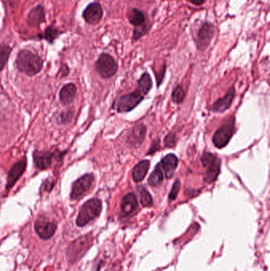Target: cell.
<instances>
[{"instance_id":"11","label":"cell","mask_w":270,"mask_h":271,"mask_svg":"<svg viewBox=\"0 0 270 271\" xmlns=\"http://www.w3.org/2000/svg\"><path fill=\"white\" fill-rule=\"evenodd\" d=\"M56 223L46 220H37L34 224L35 231L42 240H49L56 233Z\"/></svg>"},{"instance_id":"2","label":"cell","mask_w":270,"mask_h":271,"mask_svg":"<svg viewBox=\"0 0 270 271\" xmlns=\"http://www.w3.org/2000/svg\"><path fill=\"white\" fill-rule=\"evenodd\" d=\"M102 210V203L98 198H92L87 201L78 212L76 224L78 227H84L91 221L98 218Z\"/></svg>"},{"instance_id":"14","label":"cell","mask_w":270,"mask_h":271,"mask_svg":"<svg viewBox=\"0 0 270 271\" xmlns=\"http://www.w3.org/2000/svg\"><path fill=\"white\" fill-rule=\"evenodd\" d=\"M54 154L49 151H35L33 153V160L35 166L40 170H46L52 165V158Z\"/></svg>"},{"instance_id":"27","label":"cell","mask_w":270,"mask_h":271,"mask_svg":"<svg viewBox=\"0 0 270 271\" xmlns=\"http://www.w3.org/2000/svg\"><path fill=\"white\" fill-rule=\"evenodd\" d=\"M185 92L184 89L181 85H178L176 88L174 89L172 93V100L174 103L177 104H180L182 103L183 100L185 99Z\"/></svg>"},{"instance_id":"3","label":"cell","mask_w":270,"mask_h":271,"mask_svg":"<svg viewBox=\"0 0 270 271\" xmlns=\"http://www.w3.org/2000/svg\"><path fill=\"white\" fill-rule=\"evenodd\" d=\"M92 242L91 235H86L72 242L67 250V258L70 263H75L79 260L89 250Z\"/></svg>"},{"instance_id":"18","label":"cell","mask_w":270,"mask_h":271,"mask_svg":"<svg viewBox=\"0 0 270 271\" xmlns=\"http://www.w3.org/2000/svg\"><path fill=\"white\" fill-rule=\"evenodd\" d=\"M137 199L134 193H129L122 199L121 212L123 215H130L137 209Z\"/></svg>"},{"instance_id":"4","label":"cell","mask_w":270,"mask_h":271,"mask_svg":"<svg viewBox=\"0 0 270 271\" xmlns=\"http://www.w3.org/2000/svg\"><path fill=\"white\" fill-rule=\"evenodd\" d=\"M129 20L131 24L135 26L133 32V40H139L142 36L148 33L150 29V23L147 20L144 13L138 9L133 8L129 13Z\"/></svg>"},{"instance_id":"8","label":"cell","mask_w":270,"mask_h":271,"mask_svg":"<svg viewBox=\"0 0 270 271\" xmlns=\"http://www.w3.org/2000/svg\"><path fill=\"white\" fill-rule=\"evenodd\" d=\"M94 176L91 173L84 175L82 177L77 179L72 184V192H71V198L72 200L78 199L80 198L90 188L94 183Z\"/></svg>"},{"instance_id":"33","label":"cell","mask_w":270,"mask_h":271,"mask_svg":"<svg viewBox=\"0 0 270 271\" xmlns=\"http://www.w3.org/2000/svg\"><path fill=\"white\" fill-rule=\"evenodd\" d=\"M188 1L197 6H201L205 2V0H188Z\"/></svg>"},{"instance_id":"22","label":"cell","mask_w":270,"mask_h":271,"mask_svg":"<svg viewBox=\"0 0 270 271\" xmlns=\"http://www.w3.org/2000/svg\"><path fill=\"white\" fill-rule=\"evenodd\" d=\"M162 179H163V173H162V166L161 164H157L155 170L152 171L150 177L148 179V184L155 187L162 183Z\"/></svg>"},{"instance_id":"6","label":"cell","mask_w":270,"mask_h":271,"mask_svg":"<svg viewBox=\"0 0 270 271\" xmlns=\"http://www.w3.org/2000/svg\"><path fill=\"white\" fill-rule=\"evenodd\" d=\"M143 97L144 95L137 89L134 92L121 96L117 99L113 105V108L118 113L131 111L143 101Z\"/></svg>"},{"instance_id":"19","label":"cell","mask_w":270,"mask_h":271,"mask_svg":"<svg viewBox=\"0 0 270 271\" xmlns=\"http://www.w3.org/2000/svg\"><path fill=\"white\" fill-rule=\"evenodd\" d=\"M77 88L74 84L64 86L59 92V100L64 105L71 104L75 100Z\"/></svg>"},{"instance_id":"28","label":"cell","mask_w":270,"mask_h":271,"mask_svg":"<svg viewBox=\"0 0 270 271\" xmlns=\"http://www.w3.org/2000/svg\"><path fill=\"white\" fill-rule=\"evenodd\" d=\"M180 186H181V183H180L179 179H178L173 185L172 189H171V193L169 195V200L171 202L176 199L178 192H179Z\"/></svg>"},{"instance_id":"16","label":"cell","mask_w":270,"mask_h":271,"mask_svg":"<svg viewBox=\"0 0 270 271\" xmlns=\"http://www.w3.org/2000/svg\"><path fill=\"white\" fill-rule=\"evenodd\" d=\"M178 164V159L174 154H168L162 160L161 166L165 171L167 179H171L174 176V171L176 170Z\"/></svg>"},{"instance_id":"30","label":"cell","mask_w":270,"mask_h":271,"mask_svg":"<svg viewBox=\"0 0 270 271\" xmlns=\"http://www.w3.org/2000/svg\"><path fill=\"white\" fill-rule=\"evenodd\" d=\"M72 115H73V113H72V111H71V110H68L67 111L63 112V113H61L60 116H59L61 122L62 123H68V122L72 120Z\"/></svg>"},{"instance_id":"23","label":"cell","mask_w":270,"mask_h":271,"mask_svg":"<svg viewBox=\"0 0 270 271\" xmlns=\"http://www.w3.org/2000/svg\"><path fill=\"white\" fill-rule=\"evenodd\" d=\"M152 87V78L148 73H144L138 81V90L143 94L146 95Z\"/></svg>"},{"instance_id":"9","label":"cell","mask_w":270,"mask_h":271,"mask_svg":"<svg viewBox=\"0 0 270 271\" xmlns=\"http://www.w3.org/2000/svg\"><path fill=\"white\" fill-rule=\"evenodd\" d=\"M214 33V26L211 23H204L197 33V49L200 51L205 50L211 43Z\"/></svg>"},{"instance_id":"1","label":"cell","mask_w":270,"mask_h":271,"mask_svg":"<svg viewBox=\"0 0 270 271\" xmlns=\"http://www.w3.org/2000/svg\"><path fill=\"white\" fill-rule=\"evenodd\" d=\"M15 64L17 69L30 76L37 75L43 68L41 58L27 49L19 51L16 58Z\"/></svg>"},{"instance_id":"26","label":"cell","mask_w":270,"mask_h":271,"mask_svg":"<svg viewBox=\"0 0 270 271\" xmlns=\"http://www.w3.org/2000/svg\"><path fill=\"white\" fill-rule=\"evenodd\" d=\"M139 195H140V202L143 207H150L153 205V199L152 195L144 187H139Z\"/></svg>"},{"instance_id":"17","label":"cell","mask_w":270,"mask_h":271,"mask_svg":"<svg viewBox=\"0 0 270 271\" xmlns=\"http://www.w3.org/2000/svg\"><path fill=\"white\" fill-rule=\"evenodd\" d=\"M146 127L143 124H139L136 125L131 132L129 138H128V142L133 145V146H139L143 143V140L146 135Z\"/></svg>"},{"instance_id":"21","label":"cell","mask_w":270,"mask_h":271,"mask_svg":"<svg viewBox=\"0 0 270 271\" xmlns=\"http://www.w3.org/2000/svg\"><path fill=\"white\" fill-rule=\"evenodd\" d=\"M149 167H150V161L148 160H142V161L139 162V164H136L133 171V180L136 183L141 182L146 176L147 173L149 170Z\"/></svg>"},{"instance_id":"7","label":"cell","mask_w":270,"mask_h":271,"mask_svg":"<svg viewBox=\"0 0 270 271\" xmlns=\"http://www.w3.org/2000/svg\"><path fill=\"white\" fill-rule=\"evenodd\" d=\"M95 68L102 78L109 79L117 73L118 65L110 54L102 53L95 63Z\"/></svg>"},{"instance_id":"12","label":"cell","mask_w":270,"mask_h":271,"mask_svg":"<svg viewBox=\"0 0 270 271\" xmlns=\"http://www.w3.org/2000/svg\"><path fill=\"white\" fill-rule=\"evenodd\" d=\"M44 22H46V12L41 5L31 9L26 17V23L31 28H38Z\"/></svg>"},{"instance_id":"20","label":"cell","mask_w":270,"mask_h":271,"mask_svg":"<svg viewBox=\"0 0 270 271\" xmlns=\"http://www.w3.org/2000/svg\"><path fill=\"white\" fill-rule=\"evenodd\" d=\"M220 165L221 161L220 159L217 158L211 164L207 166V170L204 174V180L206 183H212L217 179L220 172Z\"/></svg>"},{"instance_id":"31","label":"cell","mask_w":270,"mask_h":271,"mask_svg":"<svg viewBox=\"0 0 270 271\" xmlns=\"http://www.w3.org/2000/svg\"><path fill=\"white\" fill-rule=\"evenodd\" d=\"M165 65H164L162 68H161L160 71L159 72H156L155 73V77H156L157 84L158 86H160L161 83L162 82V80H163L164 75H165Z\"/></svg>"},{"instance_id":"10","label":"cell","mask_w":270,"mask_h":271,"mask_svg":"<svg viewBox=\"0 0 270 271\" xmlns=\"http://www.w3.org/2000/svg\"><path fill=\"white\" fill-rule=\"evenodd\" d=\"M103 16L102 8L98 3H92L86 7L82 13L84 20L88 24L96 25L101 21Z\"/></svg>"},{"instance_id":"29","label":"cell","mask_w":270,"mask_h":271,"mask_svg":"<svg viewBox=\"0 0 270 271\" xmlns=\"http://www.w3.org/2000/svg\"><path fill=\"white\" fill-rule=\"evenodd\" d=\"M175 143H176V135L173 132L168 134L164 139V145L168 148H173L175 145Z\"/></svg>"},{"instance_id":"25","label":"cell","mask_w":270,"mask_h":271,"mask_svg":"<svg viewBox=\"0 0 270 271\" xmlns=\"http://www.w3.org/2000/svg\"><path fill=\"white\" fill-rule=\"evenodd\" d=\"M11 48L8 45H0V71L4 69L11 55Z\"/></svg>"},{"instance_id":"32","label":"cell","mask_w":270,"mask_h":271,"mask_svg":"<svg viewBox=\"0 0 270 271\" xmlns=\"http://www.w3.org/2000/svg\"><path fill=\"white\" fill-rule=\"evenodd\" d=\"M158 148H159V142H158V141H157V142L155 141V142L154 143L153 145L151 147L149 151H148V153H147V155H149V154H153V153H155V151L158 150Z\"/></svg>"},{"instance_id":"15","label":"cell","mask_w":270,"mask_h":271,"mask_svg":"<svg viewBox=\"0 0 270 271\" xmlns=\"http://www.w3.org/2000/svg\"><path fill=\"white\" fill-rule=\"evenodd\" d=\"M235 88L232 87L225 94L224 97L218 99L217 101L213 104V111L216 113H222L227 110L232 106L234 98H235Z\"/></svg>"},{"instance_id":"5","label":"cell","mask_w":270,"mask_h":271,"mask_svg":"<svg viewBox=\"0 0 270 271\" xmlns=\"http://www.w3.org/2000/svg\"><path fill=\"white\" fill-rule=\"evenodd\" d=\"M235 131V119L230 116L226 119L221 127L215 132L213 141L215 146L218 148H223L229 144Z\"/></svg>"},{"instance_id":"13","label":"cell","mask_w":270,"mask_h":271,"mask_svg":"<svg viewBox=\"0 0 270 271\" xmlns=\"http://www.w3.org/2000/svg\"><path fill=\"white\" fill-rule=\"evenodd\" d=\"M26 168V160H23L14 164L9 171L7 177V183L6 188L11 189L17 183L20 177L23 176Z\"/></svg>"},{"instance_id":"24","label":"cell","mask_w":270,"mask_h":271,"mask_svg":"<svg viewBox=\"0 0 270 271\" xmlns=\"http://www.w3.org/2000/svg\"><path fill=\"white\" fill-rule=\"evenodd\" d=\"M61 34V32L53 26H49L44 32L43 34L40 35V38L45 39L49 44H52L54 41Z\"/></svg>"}]
</instances>
